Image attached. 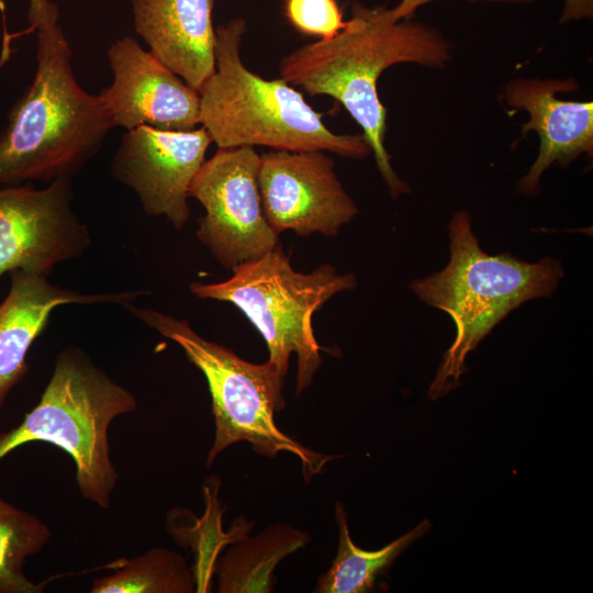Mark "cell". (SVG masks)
Segmentation results:
<instances>
[{"instance_id": "obj_6", "label": "cell", "mask_w": 593, "mask_h": 593, "mask_svg": "<svg viewBox=\"0 0 593 593\" xmlns=\"http://www.w3.org/2000/svg\"><path fill=\"white\" fill-rule=\"evenodd\" d=\"M136 318L164 337L178 344L205 377L215 424L213 445L206 457L210 468L216 457L233 444L247 441L265 457L273 458L287 451L302 463L306 482L324 469L335 456L320 454L304 447L282 433L275 422V413L284 407L282 387L284 377L273 363H253L238 357L230 348L200 336L186 320L163 312L124 306Z\"/></svg>"}, {"instance_id": "obj_1", "label": "cell", "mask_w": 593, "mask_h": 593, "mask_svg": "<svg viewBox=\"0 0 593 593\" xmlns=\"http://www.w3.org/2000/svg\"><path fill=\"white\" fill-rule=\"evenodd\" d=\"M449 41L436 29L410 19L393 22L384 7L355 2L351 18L335 36L306 44L286 56L280 78L311 96L334 98L362 128L377 167L393 199L410 191L391 166L385 149L387 109L378 94V80L389 67L413 63L446 66Z\"/></svg>"}, {"instance_id": "obj_4", "label": "cell", "mask_w": 593, "mask_h": 593, "mask_svg": "<svg viewBox=\"0 0 593 593\" xmlns=\"http://www.w3.org/2000/svg\"><path fill=\"white\" fill-rule=\"evenodd\" d=\"M245 31L239 18L215 30V69L198 91L200 125L219 148L324 150L355 159L371 153L362 134L333 133L291 85L247 69L239 55Z\"/></svg>"}, {"instance_id": "obj_19", "label": "cell", "mask_w": 593, "mask_h": 593, "mask_svg": "<svg viewBox=\"0 0 593 593\" xmlns=\"http://www.w3.org/2000/svg\"><path fill=\"white\" fill-rule=\"evenodd\" d=\"M49 527L37 516L0 497V593H41L24 573L29 557L38 553L51 539Z\"/></svg>"}, {"instance_id": "obj_14", "label": "cell", "mask_w": 593, "mask_h": 593, "mask_svg": "<svg viewBox=\"0 0 593 593\" xmlns=\"http://www.w3.org/2000/svg\"><path fill=\"white\" fill-rule=\"evenodd\" d=\"M10 289L0 304V409L11 390L26 376V355L44 332L54 309L66 304L131 303L144 290L80 293L55 286L45 276L14 269Z\"/></svg>"}, {"instance_id": "obj_20", "label": "cell", "mask_w": 593, "mask_h": 593, "mask_svg": "<svg viewBox=\"0 0 593 593\" xmlns=\"http://www.w3.org/2000/svg\"><path fill=\"white\" fill-rule=\"evenodd\" d=\"M284 15L299 32L326 40L346 25L336 0H286Z\"/></svg>"}, {"instance_id": "obj_21", "label": "cell", "mask_w": 593, "mask_h": 593, "mask_svg": "<svg viewBox=\"0 0 593 593\" xmlns=\"http://www.w3.org/2000/svg\"><path fill=\"white\" fill-rule=\"evenodd\" d=\"M58 7L51 0H29L27 19L32 29L58 24Z\"/></svg>"}, {"instance_id": "obj_13", "label": "cell", "mask_w": 593, "mask_h": 593, "mask_svg": "<svg viewBox=\"0 0 593 593\" xmlns=\"http://www.w3.org/2000/svg\"><path fill=\"white\" fill-rule=\"evenodd\" d=\"M575 87L572 79L517 78L506 85V103L529 115V121L523 125V135L535 131L540 138L538 156L518 181V192L536 194L542 174L551 165L557 163L566 166L583 154L592 155L593 102L557 98L558 92Z\"/></svg>"}, {"instance_id": "obj_2", "label": "cell", "mask_w": 593, "mask_h": 593, "mask_svg": "<svg viewBox=\"0 0 593 593\" xmlns=\"http://www.w3.org/2000/svg\"><path fill=\"white\" fill-rule=\"evenodd\" d=\"M59 24L37 30L36 69L0 134V187L71 178L114 123L99 94L77 82Z\"/></svg>"}, {"instance_id": "obj_9", "label": "cell", "mask_w": 593, "mask_h": 593, "mask_svg": "<svg viewBox=\"0 0 593 593\" xmlns=\"http://www.w3.org/2000/svg\"><path fill=\"white\" fill-rule=\"evenodd\" d=\"M71 200V178L44 189L31 182L0 187V278L14 269L47 277L58 264L83 255L91 236Z\"/></svg>"}, {"instance_id": "obj_12", "label": "cell", "mask_w": 593, "mask_h": 593, "mask_svg": "<svg viewBox=\"0 0 593 593\" xmlns=\"http://www.w3.org/2000/svg\"><path fill=\"white\" fill-rule=\"evenodd\" d=\"M112 83L99 93L114 126L191 130L200 125L199 92L131 36L108 48Z\"/></svg>"}, {"instance_id": "obj_23", "label": "cell", "mask_w": 593, "mask_h": 593, "mask_svg": "<svg viewBox=\"0 0 593 593\" xmlns=\"http://www.w3.org/2000/svg\"><path fill=\"white\" fill-rule=\"evenodd\" d=\"M433 0H401L393 9H388V16L391 21L396 22L404 19H410L417 8L430 2ZM477 1V0H472ZM484 1H502V2H515L527 3L536 0H484Z\"/></svg>"}, {"instance_id": "obj_16", "label": "cell", "mask_w": 593, "mask_h": 593, "mask_svg": "<svg viewBox=\"0 0 593 593\" xmlns=\"http://www.w3.org/2000/svg\"><path fill=\"white\" fill-rule=\"evenodd\" d=\"M310 535L291 525L277 523L256 537H244L217 561L220 593L272 591L273 570L287 556L304 547Z\"/></svg>"}, {"instance_id": "obj_22", "label": "cell", "mask_w": 593, "mask_h": 593, "mask_svg": "<svg viewBox=\"0 0 593 593\" xmlns=\"http://www.w3.org/2000/svg\"><path fill=\"white\" fill-rule=\"evenodd\" d=\"M593 0H564L560 23L592 19Z\"/></svg>"}, {"instance_id": "obj_10", "label": "cell", "mask_w": 593, "mask_h": 593, "mask_svg": "<svg viewBox=\"0 0 593 593\" xmlns=\"http://www.w3.org/2000/svg\"><path fill=\"white\" fill-rule=\"evenodd\" d=\"M258 182L265 217L277 236L286 231L336 236L359 212L324 150L264 153Z\"/></svg>"}, {"instance_id": "obj_17", "label": "cell", "mask_w": 593, "mask_h": 593, "mask_svg": "<svg viewBox=\"0 0 593 593\" xmlns=\"http://www.w3.org/2000/svg\"><path fill=\"white\" fill-rule=\"evenodd\" d=\"M338 549L331 568L323 573L315 586L320 593H365L373 590L378 577L390 569L395 559L414 541L430 530L425 519L412 530L379 550H363L351 540L347 515L336 502Z\"/></svg>"}, {"instance_id": "obj_18", "label": "cell", "mask_w": 593, "mask_h": 593, "mask_svg": "<svg viewBox=\"0 0 593 593\" xmlns=\"http://www.w3.org/2000/svg\"><path fill=\"white\" fill-rule=\"evenodd\" d=\"M114 572L96 579L91 593H192L197 580L186 559L176 551L154 547L132 559L109 564Z\"/></svg>"}, {"instance_id": "obj_15", "label": "cell", "mask_w": 593, "mask_h": 593, "mask_svg": "<svg viewBox=\"0 0 593 593\" xmlns=\"http://www.w3.org/2000/svg\"><path fill=\"white\" fill-rule=\"evenodd\" d=\"M135 33L199 91L215 69L214 0H131Z\"/></svg>"}, {"instance_id": "obj_3", "label": "cell", "mask_w": 593, "mask_h": 593, "mask_svg": "<svg viewBox=\"0 0 593 593\" xmlns=\"http://www.w3.org/2000/svg\"><path fill=\"white\" fill-rule=\"evenodd\" d=\"M448 238L447 265L411 283V290L422 302L444 311L456 327L455 338L428 389L433 400L460 384L467 356L497 324L525 302L551 296L563 278L559 259L545 257L528 262L510 253L484 251L466 210L451 217Z\"/></svg>"}, {"instance_id": "obj_5", "label": "cell", "mask_w": 593, "mask_h": 593, "mask_svg": "<svg viewBox=\"0 0 593 593\" xmlns=\"http://www.w3.org/2000/svg\"><path fill=\"white\" fill-rule=\"evenodd\" d=\"M136 407V398L128 389L83 350L68 346L57 355L36 406L20 425L0 432V459L26 443H49L74 460L82 497L109 510L119 481L110 454L109 427L115 417Z\"/></svg>"}, {"instance_id": "obj_11", "label": "cell", "mask_w": 593, "mask_h": 593, "mask_svg": "<svg viewBox=\"0 0 593 593\" xmlns=\"http://www.w3.org/2000/svg\"><path fill=\"white\" fill-rule=\"evenodd\" d=\"M211 143L201 125L182 131L147 125L126 130L113 157L112 175L137 194L144 212L181 230L190 216V184Z\"/></svg>"}, {"instance_id": "obj_7", "label": "cell", "mask_w": 593, "mask_h": 593, "mask_svg": "<svg viewBox=\"0 0 593 593\" xmlns=\"http://www.w3.org/2000/svg\"><path fill=\"white\" fill-rule=\"evenodd\" d=\"M357 287L356 277L324 264L310 272L293 269L280 243L261 257L233 270L215 283L192 282L200 299L230 302L257 328L269 361L286 377L292 354L298 358L295 394L307 389L322 365L312 316L335 294Z\"/></svg>"}, {"instance_id": "obj_8", "label": "cell", "mask_w": 593, "mask_h": 593, "mask_svg": "<svg viewBox=\"0 0 593 593\" xmlns=\"http://www.w3.org/2000/svg\"><path fill=\"white\" fill-rule=\"evenodd\" d=\"M259 166L260 155L254 147L219 148L189 188V198L205 211L199 220L198 239L232 271L279 244L262 210Z\"/></svg>"}]
</instances>
